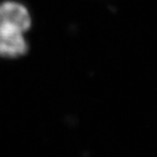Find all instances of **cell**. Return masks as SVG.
<instances>
[{
    "instance_id": "obj_1",
    "label": "cell",
    "mask_w": 157,
    "mask_h": 157,
    "mask_svg": "<svg viewBox=\"0 0 157 157\" xmlns=\"http://www.w3.org/2000/svg\"><path fill=\"white\" fill-rule=\"evenodd\" d=\"M33 26L29 8L19 0L0 2V58L17 59L29 51L27 34Z\"/></svg>"
}]
</instances>
